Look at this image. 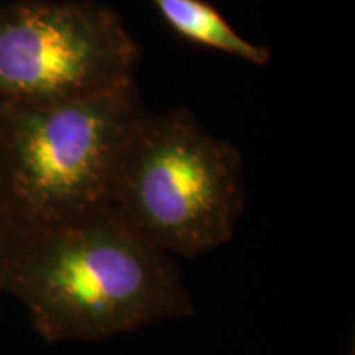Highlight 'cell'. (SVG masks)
Segmentation results:
<instances>
[{"instance_id":"obj_6","label":"cell","mask_w":355,"mask_h":355,"mask_svg":"<svg viewBox=\"0 0 355 355\" xmlns=\"http://www.w3.org/2000/svg\"><path fill=\"white\" fill-rule=\"evenodd\" d=\"M28 230L13 201L0 152V298L6 295L8 273Z\"/></svg>"},{"instance_id":"obj_4","label":"cell","mask_w":355,"mask_h":355,"mask_svg":"<svg viewBox=\"0 0 355 355\" xmlns=\"http://www.w3.org/2000/svg\"><path fill=\"white\" fill-rule=\"evenodd\" d=\"M141 50L119 13L92 0L0 8V101L51 99L133 81Z\"/></svg>"},{"instance_id":"obj_2","label":"cell","mask_w":355,"mask_h":355,"mask_svg":"<svg viewBox=\"0 0 355 355\" xmlns=\"http://www.w3.org/2000/svg\"><path fill=\"white\" fill-rule=\"evenodd\" d=\"M146 115L135 79L74 96L0 101V152L26 227L105 209L119 158Z\"/></svg>"},{"instance_id":"obj_3","label":"cell","mask_w":355,"mask_h":355,"mask_svg":"<svg viewBox=\"0 0 355 355\" xmlns=\"http://www.w3.org/2000/svg\"><path fill=\"white\" fill-rule=\"evenodd\" d=\"M243 207L241 152L186 109L141 121L119 158L105 202L145 241L181 257L229 242Z\"/></svg>"},{"instance_id":"obj_5","label":"cell","mask_w":355,"mask_h":355,"mask_svg":"<svg viewBox=\"0 0 355 355\" xmlns=\"http://www.w3.org/2000/svg\"><path fill=\"white\" fill-rule=\"evenodd\" d=\"M176 37L196 46L209 48L255 66L272 60L266 46L247 42L207 0H148Z\"/></svg>"},{"instance_id":"obj_1","label":"cell","mask_w":355,"mask_h":355,"mask_svg":"<svg viewBox=\"0 0 355 355\" xmlns=\"http://www.w3.org/2000/svg\"><path fill=\"white\" fill-rule=\"evenodd\" d=\"M6 295L48 343L107 339L196 311L173 257L107 209L28 230Z\"/></svg>"}]
</instances>
